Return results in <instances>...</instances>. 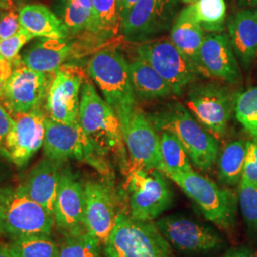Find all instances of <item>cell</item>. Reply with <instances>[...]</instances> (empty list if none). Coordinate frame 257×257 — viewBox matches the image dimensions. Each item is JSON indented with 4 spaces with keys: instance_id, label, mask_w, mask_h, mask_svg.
Wrapping results in <instances>:
<instances>
[{
    "instance_id": "cell-47",
    "label": "cell",
    "mask_w": 257,
    "mask_h": 257,
    "mask_svg": "<svg viewBox=\"0 0 257 257\" xmlns=\"http://www.w3.org/2000/svg\"><path fill=\"white\" fill-rule=\"evenodd\" d=\"M7 80L0 79V101H2L3 96H4V92H5V84Z\"/></svg>"
},
{
    "instance_id": "cell-17",
    "label": "cell",
    "mask_w": 257,
    "mask_h": 257,
    "mask_svg": "<svg viewBox=\"0 0 257 257\" xmlns=\"http://www.w3.org/2000/svg\"><path fill=\"white\" fill-rule=\"evenodd\" d=\"M85 230L105 245L115 225L117 214L112 192L107 184L88 181L84 185Z\"/></svg>"
},
{
    "instance_id": "cell-29",
    "label": "cell",
    "mask_w": 257,
    "mask_h": 257,
    "mask_svg": "<svg viewBox=\"0 0 257 257\" xmlns=\"http://www.w3.org/2000/svg\"><path fill=\"white\" fill-rule=\"evenodd\" d=\"M193 19L204 32L221 33L226 20L225 0H197L188 5Z\"/></svg>"
},
{
    "instance_id": "cell-21",
    "label": "cell",
    "mask_w": 257,
    "mask_h": 257,
    "mask_svg": "<svg viewBox=\"0 0 257 257\" xmlns=\"http://www.w3.org/2000/svg\"><path fill=\"white\" fill-rule=\"evenodd\" d=\"M230 45L244 69L248 70L257 58V10H243L228 24Z\"/></svg>"
},
{
    "instance_id": "cell-24",
    "label": "cell",
    "mask_w": 257,
    "mask_h": 257,
    "mask_svg": "<svg viewBox=\"0 0 257 257\" xmlns=\"http://www.w3.org/2000/svg\"><path fill=\"white\" fill-rule=\"evenodd\" d=\"M130 74L137 100L150 101L174 94L161 75L140 56L130 62Z\"/></svg>"
},
{
    "instance_id": "cell-35",
    "label": "cell",
    "mask_w": 257,
    "mask_h": 257,
    "mask_svg": "<svg viewBox=\"0 0 257 257\" xmlns=\"http://www.w3.org/2000/svg\"><path fill=\"white\" fill-rule=\"evenodd\" d=\"M91 11L75 6L70 2L62 1V21L70 34H78L87 30Z\"/></svg>"
},
{
    "instance_id": "cell-13",
    "label": "cell",
    "mask_w": 257,
    "mask_h": 257,
    "mask_svg": "<svg viewBox=\"0 0 257 257\" xmlns=\"http://www.w3.org/2000/svg\"><path fill=\"white\" fill-rule=\"evenodd\" d=\"M122 136L131 159V169L162 171L159 136L147 116L137 108L120 121Z\"/></svg>"
},
{
    "instance_id": "cell-32",
    "label": "cell",
    "mask_w": 257,
    "mask_h": 257,
    "mask_svg": "<svg viewBox=\"0 0 257 257\" xmlns=\"http://www.w3.org/2000/svg\"><path fill=\"white\" fill-rule=\"evenodd\" d=\"M101 244L87 231L66 236L58 257H102Z\"/></svg>"
},
{
    "instance_id": "cell-41",
    "label": "cell",
    "mask_w": 257,
    "mask_h": 257,
    "mask_svg": "<svg viewBox=\"0 0 257 257\" xmlns=\"http://www.w3.org/2000/svg\"><path fill=\"white\" fill-rule=\"evenodd\" d=\"M15 66L0 55V79L7 80L13 73Z\"/></svg>"
},
{
    "instance_id": "cell-10",
    "label": "cell",
    "mask_w": 257,
    "mask_h": 257,
    "mask_svg": "<svg viewBox=\"0 0 257 257\" xmlns=\"http://www.w3.org/2000/svg\"><path fill=\"white\" fill-rule=\"evenodd\" d=\"M233 101L230 91L219 83H199L190 86L187 105L204 128L222 138L228 128Z\"/></svg>"
},
{
    "instance_id": "cell-20",
    "label": "cell",
    "mask_w": 257,
    "mask_h": 257,
    "mask_svg": "<svg viewBox=\"0 0 257 257\" xmlns=\"http://www.w3.org/2000/svg\"><path fill=\"white\" fill-rule=\"evenodd\" d=\"M64 162L44 157L30 171L24 190L32 200L54 215L59 178Z\"/></svg>"
},
{
    "instance_id": "cell-18",
    "label": "cell",
    "mask_w": 257,
    "mask_h": 257,
    "mask_svg": "<svg viewBox=\"0 0 257 257\" xmlns=\"http://www.w3.org/2000/svg\"><path fill=\"white\" fill-rule=\"evenodd\" d=\"M82 84V77L75 70L57 69L47 93L48 117L67 124L78 122Z\"/></svg>"
},
{
    "instance_id": "cell-4",
    "label": "cell",
    "mask_w": 257,
    "mask_h": 257,
    "mask_svg": "<svg viewBox=\"0 0 257 257\" xmlns=\"http://www.w3.org/2000/svg\"><path fill=\"white\" fill-rule=\"evenodd\" d=\"M105 257H175L172 246L155 221H143L120 212L104 245Z\"/></svg>"
},
{
    "instance_id": "cell-7",
    "label": "cell",
    "mask_w": 257,
    "mask_h": 257,
    "mask_svg": "<svg viewBox=\"0 0 257 257\" xmlns=\"http://www.w3.org/2000/svg\"><path fill=\"white\" fill-rule=\"evenodd\" d=\"M131 215L143 221H156L174 203V193L158 170L131 169L128 176Z\"/></svg>"
},
{
    "instance_id": "cell-38",
    "label": "cell",
    "mask_w": 257,
    "mask_h": 257,
    "mask_svg": "<svg viewBox=\"0 0 257 257\" xmlns=\"http://www.w3.org/2000/svg\"><path fill=\"white\" fill-rule=\"evenodd\" d=\"M15 119L10 114L7 109L0 103V156H2L5 139L9 134L10 130L14 125Z\"/></svg>"
},
{
    "instance_id": "cell-26",
    "label": "cell",
    "mask_w": 257,
    "mask_h": 257,
    "mask_svg": "<svg viewBox=\"0 0 257 257\" xmlns=\"http://www.w3.org/2000/svg\"><path fill=\"white\" fill-rule=\"evenodd\" d=\"M117 0H92L91 19L87 30L100 38H110L120 31Z\"/></svg>"
},
{
    "instance_id": "cell-30",
    "label": "cell",
    "mask_w": 257,
    "mask_h": 257,
    "mask_svg": "<svg viewBox=\"0 0 257 257\" xmlns=\"http://www.w3.org/2000/svg\"><path fill=\"white\" fill-rule=\"evenodd\" d=\"M6 246L14 257H58L59 254L57 244L47 234L12 239Z\"/></svg>"
},
{
    "instance_id": "cell-52",
    "label": "cell",
    "mask_w": 257,
    "mask_h": 257,
    "mask_svg": "<svg viewBox=\"0 0 257 257\" xmlns=\"http://www.w3.org/2000/svg\"><path fill=\"white\" fill-rule=\"evenodd\" d=\"M257 257V256H256Z\"/></svg>"
},
{
    "instance_id": "cell-22",
    "label": "cell",
    "mask_w": 257,
    "mask_h": 257,
    "mask_svg": "<svg viewBox=\"0 0 257 257\" xmlns=\"http://www.w3.org/2000/svg\"><path fill=\"white\" fill-rule=\"evenodd\" d=\"M72 52L66 39L40 37L31 44L20 56L21 64L43 74L55 73Z\"/></svg>"
},
{
    "instance_id": "cell-3",
    "label": "cell",
    "mask_w": 257,
    "mask_h": 257,
    "mask_svg": "<svg viewBox=\"0 0 257 257\" xmlns=\"http://www.w3.org/2000/svg\"><path fill=\"white\" fill-rule=\"evenodd\" d=\"M88 73L119 122L138 108L131 81L130 62L119 50L105 49L97 52L88 63Z\"/></svg>"
},
{
    "instance_id": "cell-50",
    "label": "cell",
    "mask_w": 257,
    "mask_h": 257,
    "mask_svg": "<svg viewBox=\"0 0 257 257\" xmlns=\"http://www.w3.org/2000/svg\"><path fill=\"white\" fill-rule=\"evenodd\" d=\"M1 11H2V10H0V15H1Z\"/></svg>"
},
{
    "instance_id": "cell-45",
    "label": "cell",
    "mask_w": 257,
    "mask_h": 257,
    "mask_svg": "<svg viewBox=\"0 0 257 257\" xmlns=\"http://www.w3.org/2000/svg\"><path fill=\"white\" fill-rule=\"evenodd\" d=\"M241 7H257V0H238Z\"/></svg>"
},
{
    "instance_id": "cell-15",
    "label": "cell",
    "mask_w": 257,
    "mask_h": 257,
    "mask_svg": "<svg viewBox=\"0 0 257 257\" xmlns=\"http://www.w3.org/2000/svg\"><path fill=\"white\" fill-rule=\"evenodd\" d=\"M50 85L46 74L24 65L18 66L6 81L2 101L13 115L37 110L44 100Z\"/></svg>"
},
{
    "instance_id": "cell-2",
    "label": "cell",
    "mask_w": 257,
    "mask_h": 257,
    "mask_svg": "<svg viewBox=\"0 0 257 257\" xmlns=\"http://www.w3.org/2000/svg\"><path fill=\"white\" fill-rule=\"evenodd\" d=\"M78 121L99 156L114 154L126 162L119 119L93 84L88 81L81 87Z\"/></svg>"
},
{
    "instance_id": "cell-1",
    "label": "cell",
    "mask_w": 257,
    "mask_h": 257,
    "mask_svg": "<svg viewBox=\"0 0 257 257\" xmlns=\"http://www.w3.org/2000/svg\"><path fill=\"white\" fill-rule=\"evenodd\" d=\"M147 117L157 132L175 135L198 169L209 171L214 165L219 156V142L181 104L169 105Z\"/></svg>"
},
{
    "instance_id": "cell-8",
    "label": "cell",
    "mask_w": 257,
    "mask_h": 257,
    "mask_svg": "<svg viewBox=\"0 0 257 257\" xmlns=\"http://www.w3.org/2000/svg\"><path fill=\"white\" fill-rule=\"evenodd\" d=\"M155 222L170 245L184 254H209L225 244L214 229L184 215L171 214Z\"/></svg>"
},
{
    "instance_id": "cell-16",
    "label": "cell",
    "mask_w": 257,
    "mask_h": 257,
    "mask_svg": "<svg viewBox=\"0 0 257 257\" xmlns=\"http://www.w3.org/2000/svg\"><path fill=\"white\" fill-rule=\"evenodd\" d=\"M85 211L84 186L69 168L61 171L55 199V225L65 237L82 233Z\"/></svg>"
},
{
    "instance_id": "cell-5",
    "label": "cell",
    "mask_w": 257,
    "mask_h": 257,
    "mask_svg": "<svg viewBox=\"0 0 257 257\" xmlns=\"http://www.w3.org/2000/svg\"><path fill=\"white\" fill-rule=\"evenodd\" d=\"M55 217L30 198L23 186H0V234L19 238L52 233Z\"/></svg>"
},
{
    "instance_id": "cell-34",
    "label": "cell",
    "mask_w": 257,
    "mask_h": 257,
    "mask_svg": "<svg viewBox=\"0 0 257 257\" xmlns=\"http://www.w3.org/2000/svg\"><path fill=\"white\" fill-rule=\"evenodd\" d=\"M34 38V36H32L27 30L20 28L19 32L13 37L0 39V55L5 60L18 67L21 64V58L19 56L20 50Z\"/></svg>"
},
{
    "instance_id": "cell-48",
    "label": "cell",
    "mask_w": 257,
    "mask_h": 257,
    "mask_svg": "<svg viewBox=\"0 0 257 257\" xmlns=\"http://www.w3.org/2000/svg\"><path fill=\"white\" fill-rule=\"evenodd\" d=\"M181 2H183L185 4H188V5H191V4H193L194 2H196L197 0H180Z\"/></svg>"
},
{
    "instance_id": "cell-23",
    "label": "cell",
    "mask_w": 257,
    "mask_h": 257,
    "mask_svg": "<svg viewBox=\"0 0 257 257\" xmlns=\"http://www.w3.org/2000/svg\"><path fill=\"white\" fill-rule=\"evenodd\" d=\"M21 27L34 37L66 39L70 33L62 19L44 5L30 4L19 11Z\"/></svg>"
},
{
    "instance_id": "cell-14",
    "label": "cell",
    "mask_w": 257,
    "mask_h": 257,
    "mask_svg": "<svg viewBox=\"0 0 257 257\" xmlns=\"http://www.w3.org/2000/svg\"><path fill=\"white\" fill-rule=\"evenodd\" d=\"M16 117L5 139L2 156L14 165L23 168L43 146L47 116L38 108Z\"/></svg>"
},
{
    "instance_id": "cell-42",
    "label": "cell",
    "mask_w": 257,
    "mask_h": 257,
    "mask_svg": "<svg viewBox=\"0 0 257 257\" xmlns=\"http://www.w3.org/2000/svg\"><path fill=\"white\" fill-rule=\"evenodd\" d=\"M138 0H124L123 5L120 10V19L121 21L127 17L128 12L133 8V6L138 2Z\"/></svg>"
},
{
    "instance_id": "cell-33",
    "label": "cell",
    "mask_w": 257,
    "mask_h": 257,
    "mask_svg": "<svg viewBox=\"0 0 257 257\" xmlns=\"http://www.w3.org/2000/svg\"><path fill=\"white\" fill-rule=\"evenodd\" d=\"M238 201L242 215L252 234L257 235V182L242 177L239 183Z\"/></svg>"
},
{
    "instance_id": "cell-44",
    "label": "cell",
    "mask_w": 257,
    "mask_h": 257,
    "mask_svg": "<svg viewBox=\"0 0 257 257\" xmlns=\"http://www.w3.org/2000/svg\"><path fill=\"white\" fill-rule=\"evenodd\" d=\"M15 8L14 0H0V10H9Z\"/></svg>"
},
{
    "instance_id": "cell-27",
    "label": "cell",
    "mask_w": 257,
    "mask_h": 257,
    "mask_svg": "<svg viewBox=\"0 0 257 257\" xmlns=\"http://www.w3.org/2000/svg\"><path fill=\"white\" fill-rule=\"evenodd\" d=\"M248 141L236 140L223 148L218 160V176L222 183L235 186L243 176Z\"/></svg>"
},
{
    "instance_id": "cell-31",
    "label": "cell",
    "mask_w": 257,
    "mask_h": 257,
    "mask_svg": "<svg viewBox=\"0 0 257 257\" xmlns=\"http://www.w3.org/2000/svg\"><path fill=\"white\" fill-rule=\"evenodd\" d=\"M233 110L239 123L257 140V87L238 93L234 97Z\"/></svg>"
},
{
    "instance_id": "cell-46",
    "label": "cell",
    "mask_w": 257,
    "mask_h": 257,
    "mask_svg": "<svg viewBox=\"0 0 257 257\" xmlns=\"http://www.w3.org/2000/svg\"><path fill=\"white\" fill-rule=\"evenodd\" d=\"M0 257H14L6 245H0Z\"/></svg>"
},
{
    "instance_id": "cell-43",
    "label": "cell",
    "mask_w": 257,
    "mask_h": 257,
    "mask_svg": "<svg viewBox=\"0 0 257 257\" xmlns=\"http://www.w3.org/2000/svg\"><path fill=\"white\" fill-rule=\"evenodd\" d=\"M62 1L70 2L75 6H78V7H81V8L89 10L92 12V0H62Z\"/></svg>"
},
{
    "instance_id": "cell-40",
    "label": "cell",
    "mask_w": 257,
    "mask_h": 257,
    "mask_svg": "<svg viewBox=\"0 0 257 257\" xmlns=\"http://www.w3.org/2000/svg\"><path fill=\"white\" fill-rule=\"evenodd\" d=\"M7 160L8 159L3 156L0 157V186H2L5 181L9 180L12 176V169Z\"/></svg>"
},
{
    "instance_id": "cell-12",
    "label": "cell",
    "mask_w": 257,
    "mask_h": 257,
    "mask_svg": "<svg viewBox=\"0 0 257 257\" xmlns=\"http://www.w3.org/2000/svg\"><path fill=\"white\" fill-rule=\"evenodd\" d=\"M178 0H138L121 21L120 32L131 42H148L173 26Z\"/></svg>"
},
{
    "instance_id": "cell-49",
    "label": "cell",
    "mask_w": 257,
    "mask_h": 257,
    "mask_svg": "<svg viewBox=\"0 0 257 257\" xmlns=\"http://www.w3.org/2000/svg\"><path fill=\"white\" fill-rule=\"evenodd\" d=\"M117 2H118V9H119L120 14V10H121V7H122V5H123V2H124V0H117Z\"/></svg>"
},
{
    "instance_id": "cell-51",
    "label": "cell",
    "mask_w": 257,
    "mask_h": 257,
    "mask_svg": "<svg viewBox=\"0 0 257 257\" xmlns=\"http://www.w3.org/2000/svg\"><path fill=\"white\" fill-rule=\"evenodd\" d=\"M14 1H15V0H14ZM18 1H20V0H18Z\"/></svg>"
},
{
    "instance_id": "cell-28",
    "label": "cell",
    "mask_w": 257,
    "mask_h": 257,
    "mask_svg": "<svg viewBox=\"0 0 257 257\" xmlns=\"http://www.w3.org/2000/svg\"><path fill=\"white\" fill-rule=\"evenodd\" d=\"M160 153L162 157V173H187L192 171L190 157L180 140L168 131L159 132Z\"/></svg>"
},
{
    "instance_id": "cell-9",
    "label": "cell",
    "mask_w": 257,
    "mask_h": 257,
    "mask_svg": "<svg viewBox=\"0 0 257 257\" xmlns=\"http://www.w3.org/2000/svg\"><path fill=\"white\" fill-rule=\"evenodd\" d=\"M137 53L161 75L174 94H181L199 74L193 61L169 39L142 43Z\"/></svg>"
},
{
    "instance_id": "cell-11",
    "label": "cell",
    "mask_w": 257,
    "mask_h": 257,
    "mask_svg": "<svg viewBox=\"0 0 257 257\" xmlns=\"http://www.w3.org/2000/svg\"><path fill=\"white\" fill-rule=\"evenodd\" d=\"M45 157L55 161L64 162L68 159H76L90 163L102 170L99 155L85 135L78 122L67 124L56 122L47 116L43 142Z\"/></svg>"
},
{
    "instance_id": "cell-37",
    "label": "cell",
    "mask_w": 257,
    "mask_h": 257,
    "mask_svg": "<svg viewBox=\"0 0 257 257\" xmlns=\"http://www.w3.org/2000/svg\"><path fill=\"white\" fill-rule=\"evenodd\" d=\"M242 177L257 182V140L248 141V151Z\"/></svg>"
},
{
    "instance_id": "cell-19",
    "label": "cell",
    "mask_w": 257,
    "mask_h": 257,
    "mask_svg": "<svg viewBox=\"0 0 257 257\" xmlns=\"http://www.w3.org/2000/svg\"><path fill=\"white\" fill-rule=\"evenodd\" d=\"M197 69L200 74L230 84L241 80L238 61L229 36L220 33L205 36L197 56Z\"/></svg>"
},
{
    "instance_id": "cell-6",
    "label": "cell",
    "mask_w": 257,
    "mask_h": 257,
    "mask_svg": "<svg viewBox=\"0 0 257 257\" xmlns=\"http://www.w3.org/2000/svg\"><path fill=\"white\" fill-rule=\"evenodd\" d=\"M193 202L208 221L224 230H230L235 224L237 199L233 192L221 189L211 179L193 170L187 173L166 175Z\"/></svg>"
},
{
    "instance_id": "cell-39",
    "label": "cell",
    "mask_w": 257,
    "mask_h": 257,
    "mask_svg": "<svg viewBox=\"0 0 257 257\" xmlns=\"http://www.w3.org/2000/svg\"><path fill=\"white\" fill-rule=\"evenodd\" d=\"M221 257H256L254 253L248 248L239 247L231 248L227 250Z\"/></svg>"
},
{
    "instance_id": "cell-36",
    "label": "cell",
    "mask_w": 257,
    "mask_h": 257,
    "mask_svg": "<svg viewBox=\"0 0 257 257\" xmlns=\"http://www.w3.org/2000/svg\"><path fill=\"white\" fill-rule=\"evenodd\" d=\"M21 28L19 12L16 8L2 10L0 15V39H5L16 35Z\"/></svg>"
},
{
    "instance_id": "cell-25",
    "label": "cell",
    "mask_w": 257,
    "mask_h": 257,
    "mask_svg": "<svg viewBox=\"0 0 257 257\" xmlns=\"http://www.w3.org/2000/svg\"><path fill=\"white\" fill-rule=\"evenodd\" d=\"M204 38L205 32L193 19L187 6L177 15L171 29L170 40L197 67V56Z\"/></svg>"
}]
</instances>
